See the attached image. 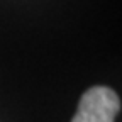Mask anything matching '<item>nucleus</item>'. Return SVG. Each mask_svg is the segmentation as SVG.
<instances>
[{
    "instance_id": "nucleus-1",
    "label": "nucleus",
    "mask_w": 122,
    "mask_h": 122,
    "mask_svg": "<svg viewBox=\"0 0 122 122\" xmlns=\"http://www.w3.org/2000/svg\"><path fill=\"white\" fill-rule=\"evenodd\" d=\"M120 110L119 95L109 86H92L80 98L71 122H114Z\"/></svg>"
}]
</instances>
